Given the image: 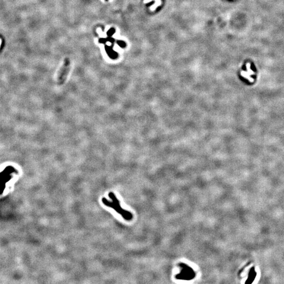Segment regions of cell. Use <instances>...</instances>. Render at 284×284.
<instances>
[{"label":"cell","mask_w":284,"mask_h":284,"mask_svg":"<svg viewBox=\"0 0 284 284\" xmlns=\"http://www.w3.org/2000/svg\"><path fill=\"white\" fill-rule=\"evenodd\" d=\"M246 67H247V72H245V71H242V72H241V75H242L244 77H245L246 78L248 79L250 82H253L254 79H253V78L251 77V76L254 74V72L253 71H252L251 69V64H250L248 63H247V64H246Z\"/></svg>","instance_id":"obj_3"},{"label":"cell","mask_w":284,"mask_h":284,"mask_svg":"<svg viewBox=\"0 0 284 284\" xmlns=\"http://www.w3.org/2000/svg\"><path fill=\"white\" fill-rule=\"evenodd\" d=\"M106 1H107V0H106Z\"/></svg>","instance_id":"obj_4"},{"label":"cell","mask_w":284,"mask_h":284,"mask_svg":"<svg viewBox=\"0 0 284 284\" xmlns=\"http://www.w3.org/2000/svg\"><path fill=\"white\" fill-rule=\"evenodd\" d=\"M109 197L112 201H110L107 199L104 198L102 199V201H103L104 205L114 209L117 213L122 216L124 219L128 221H131L133 217L132 214L130 212L125 210L121 207L120 201L116 198L115 195L111 192L109 194Z\"/></svg>","instance_id":"obj_1"},{"label":"cell","mask_w":284,"mask_h":284,"mask_svg":"<svg viewBox=\"0 0 284 284\" xmlns=\"http://www.w3.org/2000/svg\"><path fill=\"white\" fill-rule=\"evenodd\" d=\"M70 65L71 62L70 59L69 58L65 59L64 63L62 67L60 68L58 76H57V80H58L59 84H62L65 81L67 76L70 72Z\"/></svg>","instance_id":"obj_2"}]
</instances>
